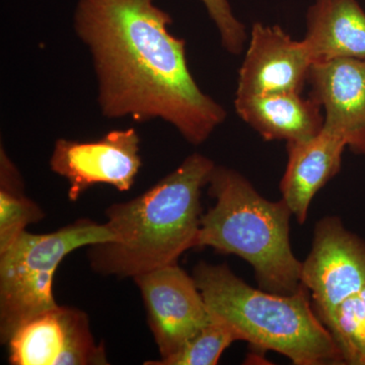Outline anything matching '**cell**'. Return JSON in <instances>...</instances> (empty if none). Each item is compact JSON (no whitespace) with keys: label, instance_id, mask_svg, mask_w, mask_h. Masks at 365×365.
Here are the masks:
<instances>
[{"label":"cell","instance_id":"obj_4","mask_svg":"<svg viewBox=\"0 0 365 365\" xmlns=\"http://www.w3.org/2000/svg\"><path fill=\"white\" fill-rule=\"evenodd\" d=\"M193 277L209 312L242 341L284 355L295 365L345 364L306 287L292 295L272 294L247 284L225 264L205 262L198 263Z\"/></svg>","mask_w":365,"mask_h":365},{"label":"cell","instance_id":"obj_14","mask_svg":"<svg viewBox=\"0 0 365 365\" xmlns=\"http://www.w3.org/2000/svg\"><path fill=\"white\" fill-rule=\"evenodd\" d=\"M306 26L302 42L313 64L365 60V11L357 0H316Z\"/></svg>","mask_w":365,"mask_h":365},{"label":"cell","instance_id":"obj_15","mask_svg":"<svg viewBox=\"0 0 365 365\" xmlns=\"http://www.w3.org/2000/svg\"><path fill=\"white\" fill-rule=\"evenodd\" d=\"M45 212L24 190L20 170L0 150V252L9 248L26 230V227L41 222Z\"/></svg>","mask_w":365,"mask_h":365},{"label":"cell","instance_id":"obj_7","mask_svg":"<svg viewBox=\"0 0 365 365\" xmlns=\"http://www.w3.org/2000/svg\"><path fill=\"white\" fill-rule=\"evenodd\" d=\"M141 165L140 137L134 127L108 132L93 141L60 138L50 158L52 172L68 182L71 201L98 184L129 191Z\"/></svg>","mask_w":365,"mask_h":365},{"label":"cell","instance_id":"obj_13","mask_svg":"<svg viewBox=\"0 0 365 365\" xmlns=\"http://www.w3.org/2000/svg\"><path fill=\"white\" fill-rule=\"evenodd\" d=\"M235 112L266 141L306 140L325 123L322 107L302 93H277L235 97Z\"/></svg>","mask_w":365,"mask_h":365},{"label":"cell","instance_id":"obj_19","mask_svg":"<svg viewBox=\"0 0 365 365\" xmlns=\"http://www.w3.org/2000/svg\"><path fill=\"white\" fill-rule=\"evenodd\" d=\"M360 297H361L362 302H364V307H365V287L362 288L361 290L359 292Z\"/></svg>","mask_w":365,"mask_h":365},{"label":"cell","instance_id":"obj_16","mask_svg":"<svg viewBox=\"0 0 365 365\" xmlns=\"http://www.w3.org/2000/svg\"><path fill=\"white\" fill-rule=\"evenodd\" d=\"M239 340L241 337L232 326L212 314V319L207 325L195 334L176 354L165 359L151 360L144 364L215 365L225 349Z\"/></svg>","mask_w":365,"mask_h":365},{"label":"cell","instance_id":"obj_5","mask_svg":"<svg viewBox=\"0 0 365 365\" xmlns=\"http://www.w3.org/2000/svg\"><path fill=\"white\" fill-rule=\"evenodd\" d=\"M107 225L81 218L49 234L26 230L0 252V339L6 345L26 322L58 307L53 294L57 268L74 250L111 242Z\"/></svg>","mask_w":365,"mask_h":365},{"label":"cell","instance_id":"obj_18","mask_svg":"<svg viewBox=\"0 0 365 365\" xmlns=\"http://www.w3.org/2000/svg\"><path fill=\"white\" fill-rule=\"evenodd\" d=\"M220 33L225 51L239 55L248 40L246 26L235 18L228 0H200Z\"/></svg>","mask_w":365,"mask_h":365},{"label":"cell","instance_id":"obj_11","mask_svg":"<svg viewBox=\"0 0 365 365\" xmlns=\"http://www.w3.org/2000/svg\"><path fill=\"white\" fill-rule=\"evenodd\" d=\"M307 85L309 97L323 109L324 126L342 137L352 153L365 155V60L313 64Z\"/></svg>","mask_w":365,"mask_h":365},{"label":"cell","instance_id":"obj_6","mask_svg":"<svg viewBox=\"0 0 365 365\" xmlns=\"http://www.w3.org/2000/svg\"><path fill=\"white\" fill-rule=\"evenodd\" d=\"M300 280L323 323L365 287V242L338 216L322 218L314 227L311 252L302 262Z\"/></svg>","mask_w":365,"mask_h":365},{"label":"cell","instance_id":"obj_12","mask_svg":"<svg viewBox=\"0 0 365 365\" xmlns=\"http://www.w3.org/2000/svg\"><path fill=\"white\" fill-rule=\"evenodd\" d=\"M346 148L344 139L325 126L312 138L287 143V165L280 181L281 199L299 225L307 222L317 193L339 174Z\"/></svg>","mask_w":365,"mask_h":365},{"label":"cell","instance_id":"obj_10","mask_svg":"<svg viewBox=\"0 0 365 365\" xmlns=\"http://www.w3.org/2000/svg\"><path fill=\"white\" fill-rule=\"evenodd\" d=\"M313 66L306 46L279 26L255 23L239 71L235 97L302 93Z\"/></svg>","mask_w":365,"mask_h":365},{"label":"cell","instance_id":"obj_3","mask_svg":"<svg viewBox=\"0 0 365 365\" xmlns=\"http://www.w3.org/2000/svg\"><path fill=\"white\" fill-rule=\"evenodd\" d=\"M215 205L201 218L196 248L215 249L248 262L262 289L292 295L304 285L302 261L290 244L292 213L280 199L270 201L241 173L215 165L208 182Z\"/></svg>","mask_w":365,"mask_h":365},{"label":"cell","instance_id":"obj_17","mask_svg":"<svg viewBox=\"0 0 365 365\" xmlns=\"http://www.w3.org/2000/svg\"><path fill=\"white\" fill-rule=\"evenodd\" d=\"M323 324L345 364L365 365V307L359 292L343 302Z\"/></svg>","mask_w":365,"mask_h":365},{"label":"cell","instance_id":"obj_1","mask_svg":"<svg viewBox=\"0 0 365 365\" xmlns=\"http://www.w3.org/2000/svg\"><path fill=\"white\" fill-rule=\"evenodd\" d=\"M157 1L78 0L74 31L90 51L103 116L160 119L200 145L227 113L197 85L186 42L170 33L172 16Z\"/></svg>","mask_w":365,"mask_h":365},{"label":"cell","instance_id":"obj_9","mask_svg":"<svg viewBox=\"0 0 365 365\" xmlns=\"http://www.w3.org/2000/svg\"><path fill=\"white\" fill-rule=\"evenodd\" d=\"M13 365L109 364L104 345L91 331L88 314L58 306L21 326L6 343Z\"/></svg>","mask_w":365,"mask_h":365},{"label":"cell","instance_id":"obj_8","mask_svg":"<svg viewBox=\"0 0 365 365\" xmlns=\"http://www.w3.org/2000/svg\"><path fill=\"white\" fill-rule=\"evenodd\" d=\"M133 280L145 304L160 359L176 354L212 319L193 276L178 263L140 274Z\"/></svg>","mask_w":365,"mask_h":365},{"label":"cell","instance_id":"obj_2","mask_svg":"<svg viewBox=\"0 0 365 365\" xmlns=\"http://www.w3.org/2000/svg\"><path fill=\"white\" fill-rule=\"evenodd\" d=\"M212 160L193 153L140 196L106 211L111 242L88 246L95 272L134 278L177 264L196 248L202 208L201 192L215 168Z\"/></svg>","mask_w":365,"mask_h":365}]
</instances>
